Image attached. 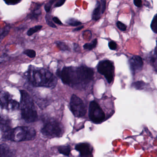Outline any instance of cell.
<instances>
[{
    "label": "cell",
    "mask_w": 157,
    "mask_h": 157,
    "mask_svg": "<svg viewBox=\"0 0 157 157\" xmlns=\"http://www.w3.org/2000/svg\"><path fill=\"white\" fill-rule=\"evenodd\" d=\"M156 57L155 58V57H153V58H154L155 60H157V54H156Z\"/></svg>",
    "instance_id": "obj_37"
},
{
    "label": "cell",
    "mask_w": 157,
    "mask_h": 157,
    "mask_svg": "<svg viewBox=\"0 0 157 157\" xmlns=\"http://www.w3.org/2000/svg\"><path fill=\"white\" fill-rule=\"evenodd\" d=\"M66 23L72 26H78L82 24L80 21L74 18H69L66 21Z\"/></svg>",
    "instance_id": "obj_22"
},
{
    "label": "cell",
    "mask_w": 157,
    "mask_h": 157,
    "mask_svg": "<svg viewBox=\"0 0 157 157\" xmlns=\"http://www.w3.org/2000/svg\"><path fill=\"white\" fill-rule=\"evenodd\" d=\"M12 99L10 98L9 93L6 92H0V107L2 108L8 110L9 103Z\"/></svg>",
    "instance_id": "obj_12"
},
{
    "label": "cell",
    "mask_w": 157,
    "mask_h": 157,
    "mask_svg": "<svg viewBox=\"0 0 157 157\" xmlns=\"http://www.w3.org/2000/svg\"><path fill=\"white\" fill-rule=\"evenodd\" d=\"M145 84L143 81H138V82H135L132 84V86L133 87L136 89H141L144 88Z\"/></svg>",
    "instance_id": "obj_23"
},
{
    "label": "cell",
    "mask_w": 157,
    "mask_h": 157,
    "mask_svg": "<svg viewBox=\"0 0 157 157\" xmlns=\"http://www.w3.org/2000/svg\"><path fill=\"white\" fill-rule=\"evenodd\" d=\"M52 20H53L54 22H55L56 24H58V25H63L61 21L60 20L58 17H53V18H52Z\"/></svg>",
    "instance_id": "obj_33"
},
{
    "label": "cell",
    "mask_w": 157,
    "mask_h": 157,
    "mask_svg": "<svg viewBox=\"0 0 157 157\" xmlns=\"http://www.w3.org/2000/svg\"><path fill=\"white\" fill-rule=\"evenodd\" d=\"M151 27L155 33H157V14L154 18V19L151 23Z\"/></svg>",
    "instance_id": "obj_25"
},
{
    "label": "cell",
    "mask_w": 157,
    "mask_h": 157,
    "mask_svg": "<svg viewBox=\"0 0 157 157\" xmlns=\"http://www.w3.org/2000/svg\"><path fill=\"white\" fill-rule=\"evenodd\" d=\"M20 108V104L16 100L11 99L8 107V110H16Z\"/></svg>",
    "instance_id": "obj_18"
},
{
    "label": "cell",
    "mask_w": 157,
    "mask_h": 157,
    "mask_svg": "<svg viewBox=\"0 0 157 157\" xmlns=\"http://www.w3.org/2000/svg\"><path fill=\"white\" fill-rule=\"evenodd\" d=\"M74 49L76 52L79 51H80V47H79V45L78 44L75 43L74 44Z\"/></svg>",
    "instance_id": "obj_35"
},
{
    "label": "cell",
    "mask_w": 157,
    "mask_h": 157,
    "mask_svg": "<svg viewBox=\"0 0 157 157\" xmlns=\"http://www.w3.org/2000/svg\"><path fill=\"white\" fill-rule=\"evenodd\" d=\"M66 1L65 0H59L55 4V7H59L64 4Z\"/></svg>",
    "instance_id": "obj_32"
},
{
    "label": "cell",
    "mask_w": 157,
    "mask_h": 157,
    "mask_svg": "<svg viewBox=\"0 0 157 157\" xmlns=\"http://www.w3.org/2000/svg\"><path fill=\"white\" fill-rule=\"evenodd\" d=\"M89 117L95 124L101 123L105 120V113L96 101H92L90 103Z\"/></svg>",
    "instance_id": "obj_6"
},
{
    "label": "cell",
    "mask_w": 157,
    "mask_h": 157,
    "mask_svg": "<svg viewBox=\"0 0 157 157\" xmlns=\"http://www.w3.org/2000/svg\"><path fill=\"white\" fill-rule=\"evenodd\" d=\"M57 46L58 48L62 51H71L69 46L67 45L65 42H63V41H58L56 42Z\"/></svg>",
    "instance_id": "obj_19"
},
{
    "label": "cell",
    "mask_w": 157,
    "mask_h": 157,
    "mask_svg": "<svg viewBox=\"0 0 157 157\" xmlns=\"http://www.w3.org/2000/svg\"><path fill=\"white\" fill-rule=\"evenodd\" d=\"M114 70L113 63L109 60L101 61L98 65V72L104 76L109 84H110L113 81Z\"/></svg>",
    "instance_id": "obj_8"
},
{
    "label": "cell",
    "mask_w": 157,
    "mask_h": 157,
    "mask_svg": "<svg viewBox=\"0 0 157 157\" xmlns=\"http://www.w3.org/2000/svg\"><path fill=\"white\" fill-rule=\"evenodd\" d=\"M134 3L135 5L137 7H140L142 5V2L140 0H134Z\"/></svg>",
    "instance_id": "obj_34"
},
{
    "label": "cell",
    "mask_w": 157,
    "mask_h": 157,
    "mask_svg": "<svg viewBox=\"0 0 157 157\" xmlns=\"http://www.w3.org/2000/svg\"><path fill=\"white\" fill-rule=\"evenodd\" d=\"M55 0H51L49 1L48 3L45 5L44 6V8H45V11H46L47 13H49L50 12L52 6V4L53 3L55 2Z\"/></svg>",
    "instance_id": "obj_26"
},
{
    "label": "cell",
    "mask_w": 157,
    "mask_h": 157,
    "mask_svg": "<svg viewBox=\"0 0 157 157\" xmlns=\"http://www.w3.org/2000/svg\"><path fill=\"white\" fill-rule=\"evenodd\" d=\"M97 43H98V40L97 39H95L90 43H86L83 46V48L85 49L92 50L96 47Z\"/></svg>",
    "instance_id": "obj_20"
},
{
    "label": "cell",
    "mask_w": 157,
    "mask_h": 157,
    "mask_svg": "<svg viewBox=\"0 0 157 157\" xmlns=\"http://www.w3.org/2000/svg\"><path fill=\"white\" fill-rule=\"evenodd\" d=\"M130 68L133 73L140 71L143 67V61L140 56L134 55L129 60Z\"/></svg>",
    "instance_id": "obj_9"
},
{
    "label": "cell",
    "mask_w": 157,
    "mask_h": 157,
    "mask_svg": "<svg viewBox=\"0 0 157 157\" xmlns=\"http://www.w3.org/2000/svg\"><path fill=\"white\" fill-rule=\"evenodd\" d=\"M58 151L60 154L69 156L71 152V147L69 145L61 146L58 148Z\"/></svg>",
    "instance_id": "obj_16"
},
{
    "label": "cell",
    "mask_w": 157,
    "mask_h": 157,
    "mask_svg": "<svg viewBox=\"0 0 157 157\" xmlns=\"http://www.w3.org/2000/svg\"><path fill=\"white\" fill-rule=\"evenodd\" d=\"M101 4L99 1L97 2L96 7L93 10L92 14V18L94 20H98L100 18L101 16Z\"/></svg>",
    "instance_id": "obj_14"
},
{
    "label": "cell",
    "mask_w": 157,
    "mask_h": 157,
    "mask_svg": "<svg viewBox=\"0 0 157 157\" xmlns=\"http://www.w3.org/2000/svg\"><path fill=\"white\" fill-rule=\"evenodd\" d=\"M4 2L8 5H14L20 2L21 1H4Z\"/></svg>",
    "instance_id": "obj_30"
},
{
    "label": "cell",
    "mask_w": 157,
    "mask_h": 157,
    "mask_svg": "<svg viewBox=\"0 0 157 157\" xmlns=\"http://www.w3.org/2000/svg\"><path fill=\"white\" fill-rule=\"evenodd\" d=\"M117 26L120 30H122V31H125L126 29V26L124 24L120 22V21L117 22Z\"/></svg>",
    "instance_id": "obj_28"
},
{
    "label": "cell",
    "mask_w": 157,
    "mask_h": 157,
    "mask_svg": "<svg viewBox=\"0 0 157 157\" xmlns=\"http://www.w3.org/2000/svg\"><path fill=\"white\" fill-rule=\"evenodd\" d=\"M36 135V130L27 126H18L2 133L3 138L14 142L32 141L35 139Z\"/></svg>",
    "instance_id": "obj_3"
},
{
    "label": "cell",
    "mask_w": 157,
    "mask_h": 157,
    "mask_svg": "<svg viewBox=\"0 0 157 157\" xmlns=\"http://www.w3.org/2000/svg\"><path fill=\"white\" fill-rule=\"evenodd\" d=\"M84 28V26H78V27L76 28L75 29H74L73 31H78V30H81L82 29Z\"/></svg>",
    "instance_id": "obj_36"
},
{
    "label": "cell",
    "mask_w": 157,
    "mask_h": 157,
    "mask_svg": "<svg viewBox=\"0 0 157 157\" xmlns=\"http://www.w3.org/2000/svg\"><path fill=\"white\" fill-rule=\"evenodd\" d=\"M41 4H37L35 9H34L32 13L30 14V18L31 19H37L39 16L41 14L40 6Z\"/></svg>",
    "instance_id": "obj_15"
},
{
    "label": "cell",
    "mask_w": 157,
    "mask_h": 157,
    "mask_svg": "<svg viewBox=\"0 0 157 157\" xmlns=\"http://www.w3.org/2000/svg\"><path fill=\"white\" fill-rule=\"evenodd\" d=\"M10 26H6L4 28L0 30V42L8 35L10 31Z\"/></svg>",
    "instance_id": "obj_17"
},
{
    "label": "cell",
    "mask_w": 157,
    "mask_h": 157,
    "mask_svg": "<svg viewBox=\"0 0 157 157\" xmlns=\"http://www.w3.org/2000/svg\"><path fill=\"white\" fill-rule=\"evenodd\" d=\"M69 71L70 85H86L93 79L94 71L87 66L69 67Z\"/></svg>",
    "instance_id": "obj_4"
},
{
    "label": "cell",
    "mask_w": 157,
    "mask_h": 157,
    "mask_svg": "<svg viewBox=\"0 0 157 157\" xmlns=\"http://www.w3.org/2000/svg\"><path fill=\"white\" fill-rule=\"evenodd\" d=\"M70 108L73 115L77 118L84 117L86 108L82 100L75 95H73L70 102Z\"/></svg>",
    "instance_id": "obj_7"
},
{
    "label": "cell",
    "mask_w": 157,
    "mask_h": 157,
    "mask_svg": "<svg viewBox=\"0 0 157 157\" xmlns=\"http://www.w3.org/2000/svg\"><path fill=\"white\" fill-rule=\"evenodd\" d=\"M101 14H103L105 12L106 8V1L104 0L101 1Z\"/></svg>",
    "instance_id": "obj_31"
},
{
    "label": "cell",
    "mask_w": 157,
    "mask_h": 157,
    "mask_svg": "<svg viewBox=\"0 0 157 157\" xmlns=\"http://www.w3.org/2000/svg\"><path fill=\"white\" fill-rule=\"evenodd\" d=\"M75 150L80 153L82 157L89 156L92 154L93 148L88 143H79L75 146Z\"/></svg>",
    "instance_id": "obj_10"
},
{
    "label": "cell",
    "mask_w": 157,
    "mask_h": 157,
    "mask_svg": "<svg viewBox=\"0 0 157 157\" xmlns=\"http://www.w3.org/2000/svg\"><path fill=\"white\" fill-rule=\"evenodd\" d=\"M42 28V26H36L29 29L27 32L28 36H32L33 34H35L37 31H39Z\"/></svg>",
    "instance_id": "obj_21"
},
{
    "label": "cell",
    "mask_w": 157,
    "mask_h": 157,
    "mask_svg": "<svg viewBox=\"0 0 157 157\" xmlns=\"http://www.w3.org/2000/svg\"><path fill=\"white\" fill-rule=\"evenodd\" d=\"M27 77L35 86L54 88L57 84V79L55 76L44 68H36L30 66L27 72Z\"/></svg>",
    "instance_id": "obj_1"
},
{
    "label": "cell",
    "mask_w": 157,
    "mask_h": 157,
    "mask_svg": "<svg viewBox=\"0 0 157 157\" xmlns=\"http://www.w3.org/2000/svg\"><path fill=\"white\" fill-rule=\"evenodd\" d=\"M46 20L47 24H48V25L49 26L52 28L57 27L56 25L52 21L51 19V16L50 15L47 14V15H46Z\"/></svg>",
    "instance_id": "obj_27"
},
{
    "label": "cell",
    "mask_w": 157,
    "mask_h": 157,
    "mask_svg": "<svg viewBox=\"0 0 157 157\" xmlns=\"http://www.w3.org/2000/svg\"><path fill=\"white\" fill-rule=\"evenodd\" d=\"M0 157H16L14 151L6 144L0 145Z\"/></svg>",
    "instance_id": "obj_13"
},
{
    "label": "cell",
    "mask_w": 157,
    "mask_h": 157,
    "mask_svg": "<svg viewBox=\"0 0 157 157\" xmlns=\"http://www.w3.org/2000/svg\"><path fill=\"white\" fill-rule=\"evenodd\" d=\"M12 129L11 120L0 115V130L2 133L6 132Z\"/></svg>",
    "instance_id": "obj_11"
},
{
    "label": "cell",
    "mask_w": 157,
    "mask_h": 157,
    "mask_svg": "<svg viewBox=\"0 0 157 157\" xmlns=\"http://www.w3.org/2000/svg\"><path fill=\"white\" fill-rule=\"evenodd\" d=\"M109 48L111 50H114L117 49V45L116 44V42H114V41H110L109 43Z\"/></svg>",
    "instance_id": "obj_29"
},
{
    "label": "cell",
    "mask_w": 157,
    "mask_h": 157,
    "mask_svg": "<svg viewBox=\"0 0 157 157\" xmlns=\"http://www.w3.org/2000/svg\"><path fill=\"white\" fill-rule=\"evenodd\" d=\"M24 53L30 58H35L36 56V51L32 49L26 50L24 52Z\"/></svg>",
    "instance_id": "obj_24"
},
{
    "label": "cell",
    "mask_w": 157,
    "mask_h": 157,
    "mask_svg": "<svg viewBox=\"0 0 157 157\" xmlns=\"http://www.w3.org/2000/svg\"><path fill=\"white\" fill-rule=\"evenodd\" d=\"M20 92L21 118L28 123L36 121L38 116L33 99L25 90H21Z\"/></svg>",
    "instance_id": "obj_2"
},
{
    "label": "cell",
    "mask_w": 157,
    "mask_h": 157,
    "mask_svg": "<svg viewBox=\"0 0 157 157\" xmlns=\"http://www.w3.org/2000/svg\"><path fill=\"white\" fill-rule=\"evenodd\" d=\"M41 133L48 138L61 137L64 128L61 123L56 120H51L45 124L41 130Z\"/></svg>",
    "instance_id": "obj_5"
}]
</instances>
